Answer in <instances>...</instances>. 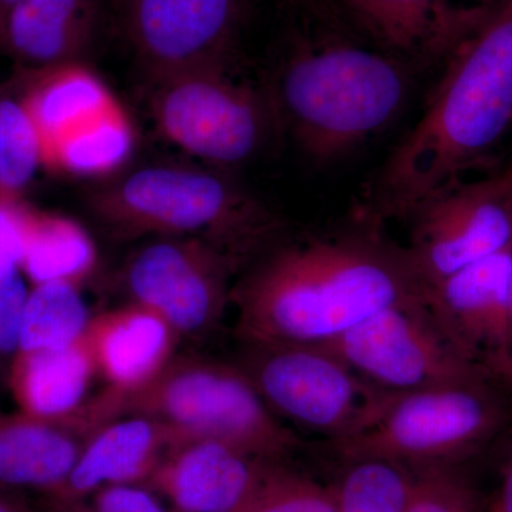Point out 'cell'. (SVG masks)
Masks as SVG:
<instances>
[{
	"label": "cell",
	"instance_id": "6da1fadb",
	"mask_svg": "<svg viewBox=\"0 0 512 512\" xmlns=\"http://www.w3.org/2000/svg\"><path fill=\"white\" fill-rule=\"evenodd\" d=\"M512 130V0H500L447 56L423 114L369 197L373 222L410 217L494 153Z\"/></svg>",
	"mask_w": 512,
	"mask_h": 512
},
{
	"label": "cell",
	"instance_id": "7a4b0ae2",
	"mask_svg": "<svg viewBox=\"0 0 512 512\" xmlns=\"http://www.w3.org/2000/svg\"><path fill=\"white\" fill-rule=\"evenodd\" d=\"M424 293L404 249L370 234L279 249L232 289L231 301L247 345L323 346Z\"/></svg>",
	"mask_w": 512,
	"mask_h": 512
},
{
	"label": "cell",
	"instance_id": "3957f363",
	"mask_svg": "<svg viewBox=\"0 0 512 512\" xmlns=\"http://www.w3.org/2000/svg\"><path fill=\"white\" fill-rule=\"evenodd\" d=\"M407 92L403 59L332 36L289 57L272 101L302 153L329 164L389 126Z\"/></svg>",
	"mask_w": 512,
	"mask_h": 512
},
{
	"label": "cell",
	"instance_id": "277c9868",
	"mask_svg": "<svg viewBox=\"0 0 512 512\" xmlns=\"http://www.w3.org/2000/svg\"><path fill=\"white\" fill-rule=\"evenodd\" d=\"M90 208L121 235L192 237L239 262L274 231V218L220 175L184 167H147L94 192Z\"/></svg>",
	"mask_w": 512,
	"mask_h": 512
},
{
	"label": "cell",
	"instance_id": "5b68a950",
	"mask_svg": "<svg viewBox=\"0 0 512 512\" xmlns=\"http://www.w3.org/2000/svg\"><path fill=\"white\" fill-rule=\"evenodd\" d=\"M508 393L488 376L389 393L356 433L333 448L346 463L384 460L409 468L456 464L504 429L511 414Z\"/></svg>",
	"mask_w": 512,
	"mask_h": 512
},
{
	"label": "cell",
	"instance_id": "8992f818",
	"mask_svg": "<svg viewBox=\"0 0 512 512\" xmlns=\"http://www.w3.org/2000/svg\"><path fill=\"white\" fill-rule=\"evenodd\" d=\"M150 417L187 439L221 441L266 460L284 461L302 447L241 366L178 357L140 392L124 397V416Z\"/></svg>",
	"mask_w": 512,
	"mask_h": 512
},
{
	"label": "cell",
	"instance_id": "52a82bcc",
	"mask_svg": "<svg viewBox=\"0 0 512 512\" xmlns=\"http://www.w3.org/2000/svg\"><path fill=\"white\" fill-rule=\"evenodd\" d=\"M151 111L161 136L191 156L220 165L254 157L279 123L272 99L221 69L156 82Z\"/></svg>",
	"mask_w": 512,
	"mask_h": 512
},
{
	"label": "cell",
	"instance_id": "ba28073f",
	"mask_svg": "<svg viewBox=\"0 0 512 512\" xmlns=\"http://www.w3.org/2000/svg\"><path fill=\"white\" fill-rule=\"evenodd\" d=\"M239 366L276 416L332 444L356 433L390 393L319 346L248 345Z\"/></svg>",
	"mask_w": 512,
	"mask_h": 512
},
{
	"label": "cell",
	"instance_id": "9c48e42d",
	"mask_svg": "<svg viewBox=\"0 0 512 512\" xmlns=\"http://www.w3.org/2000/svg\"><path fill=\"white\" fill-rule=\"evenodd\" d=\"M319 348L329 350L357 375L390 393L488 376L451 345L427 306L426 293L387 306Z\"/></svg>",
	"mask_w": 512,
	"mask_h": 512
},
{
	"label": "cell",
	"instance_id": "30bf717a",
	"mask_svg": "<svg viewBox=\"0 0 512 512\" xmlns=\"http://www.w3.org/2000/svg\"><path fill=\"white\" fill-rule=\"evenodd\" d=\"M412 217V241L404 252L427 289L512 247V184L500 173L460 181Z\"/></svg>",
	"mask_w": 512,
	"mask_h": 512
},
{
	"label": "cell",
	"instance_id": "8fae6325",
	"mask_svg": "<svg viewBox=\"0 0 512 512\" xmlns=\"http://www.w3.org/2000/svg\"><path fill=\"white\" fill-rule=\"evenodd\" d=\"M238 265L205 239L163 237L136 252L124 276L131 302L163 316L180 338H191L221 322Z\"/></svg>",
	"mask_w": 512,
	"mask_h": 512
},
{
	"label": "cell",
	"instance_id": "7c38bea8",
	"mask_svg": "<svg viewBox=\"0 0 512 512\" xmlns=\"http://www.w3.org/2000/svg\"><path fill=\"white\" fill-rule=\"evenodd\" d=\"M249 0H120L124 33L154 83L195 70H227Z\"/></svg>",
	"mask_w": 512,
	"mask_h": 512
},
{
	"label": "cell",
	"instance_id": "4fadbf2b",
	"mask_svg": "<svg viewBox=\"0 0 512 512\" xmlns=\"http://www.w3.org/2000/svg\"><path fill=\"white\" fill-rule=\"evenodd\" d=\"M124 416V394L104 389L69 416L0 413V487L55 495L84 447L110 421Z\"/></svg>",
	"mask_w": 512,
	"mask_h": 512
},
{
	"label": "cell",
	"instance_id": "5bb4252c",
	"mask_svg": "<svg viewBox=\"0 0 512 512\" xmlns=\"http://www.w3.org/2000/svg\"><path fill=\"white\" fill-rule=\"evenodd\" d=\"M511 249L467 266L426 289V302L454 349L503 384Z\"/></svg>",
	"mask_w": 512,
	"mask_h": 512
},
{
	"label": "cell",
	"instance_id": "9a60e30c",
	"mask_svg": "<svg viewBox=\"0 0 512 512\" xmlns=\"http://www.w3.org/2000/svg\"><path fill=\"white\" fill-rule=\"evenodd\" d=\"M266 458L221 441L188 439L168 451L146 487L173 512H237L261 480Z\"/></svg>",
	"mask_w": 512,
	"mask_h": 512
},
{
	"label": "cell",
	"instance_id": "2e32d148",
	"mask_svg": "<svg viewBox=\"0 0 512 512\" xmlns=\"http://www.w3.org/2000/svg\"><path fill=\"white\" fill-rule=\"evenodd\" d=\"M357 32L400 59H440L480 25L490 8L451 0H336Z\"/></svg>",
	"mask_w": 512,
	"mask_h": 512
},
{
	"label": "cell",
	"instance_id": "e0dca14e",
	"mask_svg": "<svg viewBox=\"0 0 512 512\" xmlns=\"http://www.w3.org/2000/svg\"><path fill=\"white\" fill-rule=\"evenodd\" d=\"M180 339L163 316L134 302L93 316L86 333L99 377L124 396L140 392L167 369Z\"/></svg>",
	"mask_w": 512,
	"mask_h": 512
},
{
	"label": "cell",
	"instance_id": "ac0fdd59",
	"mask_svg": "<svg viewBox=\"0 0 512 512\" xmlns=\"http://www.w3.org/2000/svg\"><path fill=\"white\" fill-rule=\"evenodd\" d=\"M184 440V434L150 417L127 414L110 421L86 444L49 503H72L109 485L146 484L168 451Z\"/></svg>",
	"mask_w": 512,
	"mask_h": 512
},
{
	"label": "cell",
	"instance_id": "d6986e66",
	"mask_svg": "<svg viewBox=\"0 0 512 512\" xmlns=\"http://www.w3.org/2000/svg\"><path fill=\"white\" fill-rule=\"evenodd\" d=\"M97 20L96 0H20L0 46L25 73L82 62L96 36Z\"/></svg>",
	"mask_w": 512,
	"mask_h": 512
},
{
	"label": "cell",
	"instance_id": "ffe728a7",
	"mask_svg": "<svg viewBox=\"0 0 512 512\" xmlns=\"http://www.w3.org/2000/svg\"><path fill=\"white\" fill-rule=\"evenodd\" d=\"M97 376L84 336L69 348L16 353L6 382L19 410L56 419L76 413L92 399Z\"/></svg>",
	"mask_w": 512,
	"mask_h": 512
},
{
	"label": "cell",
	"instance_id": "44dd1931",
	"mask_svg": "<svg viewBox=\"0 0 512 512\" xmlns=\"http://www.w3.org/2000/svg\"><path fill=\"white\" fill-rule=\"evenodd\" d=\"M20 99L39 128L43 154L57 138L119 104L106 83L82 62L23 72Z\"/></svg>",
	"mask_w": 512,
	"mask_h": 512
},
{
	"label": "cell",
	"instance_id": "7402d4cb",
	"mask_svg": "<svg viewBox=\"0 0 512 512\" xmlns=\"http://www.w3.org/2000/svg\"><path fill=\"white\" fill-rule=\"evenodd\" d=\"M96 265V244L82 224L66 215L28 208L22 272L30 284L82 285Z\"/></svg>",
	"mask_w": 512,
	"mask_h": 512
},
{
	"label": "cell",
	"instance_id": "603a6c76",
	"mask_svg": "<svg viewBox=\"0 0 512 512\" xmlns=\"http://www.w3.org/2000/svg\"><path fill=\"white\" fill-rule=\"evenodd\" d=\"M134 147L136 130L119 103L50 144L45 167L74 177H103L120 170Z\"/></svg>",
	"mask_w": 512,
	"mask_h": 512
},
{
	"label": "cell",
	"instance_id": "cb8c5ba5",
	"mask_svg": "<svg viewBox=\"0 0 512 512\" xmlns=\"http://www.w3.org/2000/svg\"><path fill=\"white\" fill-rule=\"evenodd\" d=\"M92 319L80 285L70 282L32 285L20 323L18 353L76 345L86 336Z\"/></svg>",
	"mask_w": 512,
	"mask_h": 512
},
{
	"label": "cell",
	"instance_id": "d4e9b609",
	"mask_svg": "<svg viewBox=\"0 0 512 512\" xmlns=\"http://www.w3.org/2000/svg\"><path fill=\"white\" fill-rule=\"evenodd\" d=\"M336 487V512H406L414 470L384 460L350 461Z\"/></svg>",
	"mask_w": 512,
	"mask_h": 512
},
{
	"label": "cell",
	"instance_id": "484cf974",
	"mask_svg": "<svg viewBox=\"0 0 512 512\" xmlns=\"http://www.w3.org/2000/svg\"><path fill=\"white\" fill-rule=\"evenodd\" d=\"M45 167L39 128L20 97H0V194L22 198Z\"/></svg>",
	"mask_w": 512,
	"mask_h": 512
},
{
	"label": "cell",
	"instance_id": "4316f807",
	"mask_svg": "<svg viewBox=\"0 0 512 512\" xmlns=\"http://www.w3.org/2000/svg\"><path fill=\"white\" fill-rule=\"evenodd\" d=\"M237 512H336V487L286 467L284 461H269Z\"/></svg>",
	"mask_w": 512,
	"mask_h": 512
},
{
	"label": "cell",
	"instance_id": "83f0119b",
	"mask_svg": "<svg viewBox=\"0 0 512 512\" xmlns=\"http://www.w3.org/2000/svg\"><path fill=\"white\" fill-rule=\"evenodd\" d=\"M406 512H480V498L454 464L414 468L412 497Z\"/></svg>",
	"mask_w": 512,
	"mask_h": 512
},
{
	"label": "cell",
	"instance_id": "f1b7e54d",
	"mask_svg": "<svg viewBox=\"0 0 512 512\" xmlns=\"http://www.w3.org/2000/svg\"><path fill=\"white\" fill-rule=\"evenodd\" d=\"M30 289L18 265L0 262V376H8L19 349L20 323Z\"/></svg>",
	"mask_w": 512,
	"mask_h": 512
},
{
	"label": "cell",
	"instance_id": "f546056e",
	"mask_svg": "<svg viewBox=\"0 0 512 512\" xmlns=\"http://www.w3.org/2000/svg\"><path fill=\"white\" fill-rule=\"evenodd\" d=\"M39 512H173L146 485L119 484L100 488L96 493L72 503H49Z\"/></svg>",
	"mask_w": 512,
	"mask_h": 512
},
{
	"label": "cell",
	"instance_id": "4dcf8cb0",
	"mask_svg": "<svg viewBox=\"0 0 512 512\" xmlns=\"http://www.w3.org/2000/svg\"><path fill=\"white\" fill-rule=\"evenodd\" d=\"M22 198L0 194V262L22 268L26 212Z\"/></svg>",
	"mask_w": 512,
	"mask_h": 512
},
{
	"label": "cell",
	"instance_id": "1f68e13d",
	"mask_svg": "<svg viewBox=\"0 0 512 512\" xmlns=\"http://www.w3.org/2000/svg\"><path fill=\"white\" fill-rule=\"evenodd\" d=\"M303 18L335 35H348L350 23L336 0H286Z\"/></svg>",
	"mask_w": 512,
	"mask_h": 512
},
{
	"label": "cell",
	"instance_id": "d6a6232c",
	"mask_svg": "<svg viewBox=\"0 0 512 512\" xmlns=\"http://www.w3.org/2000/svg\"><path fill=\"white\" fill-rule=\"evenodd\" d=\"M484 512H512V447L504 464L500 487Z\"/></svg>",
	"mask_w": 512,
	"mask_h": 512
},
{
	"label": "cell",
	"instance_id": "836d02e7",
	"mask_svg": "<svg viewBox=\"0 0 512 512\" xmlns=\"http://www.w3.org/2000/svg\"><path fill=\"white\" fill-rule=\"evenodd\" d=\"M503 386L512 394V249H511V272L510 292H508V332L507 352H505V366L503 375Z\"/></svg>",
	"mask_w": 512,
	"mask_h": 512
},
{
	"label": "cell",
	"instance_id": "e575fe53",
	"mask_svg": "<svg viewBox=\"0 0 512 512\" xmlns=\"http://www.w3.org/2000/svg\"><path fill=\"white\" fill-rule=\"evenodd\" d=\"M19 2L20 0H0V42H2L3 32H5L9 15Z\"/></svg>",
	"mask_w": 512,
	"mask_h": 512
},
{
	"label": "cell",
	"instance_id": "d590c367",
	"mask_svg": "<svg viewBox=\"0 0 512 512\" xmlns=\"http://www.w3.org/2000/svg\"><path fill=\"white\" fill-rule=\"evenodd\" d=\"M0 512H33L26 510L23 505L15 503V501L9 500L5 495L0 494Z\"/></svg>",
	"mask_w": 512,
	"mask_h": 512
},
{
	"label": "cell",
	"instance_id": "8d00e7d4",
	"mask_svg": "<svg viewBox=\"0 0 512 512\" xmlns=\"http://www.w3.org/2000/svg\"><path fill=\"white\" fill-rule=\"evenodd\" d=\"M500 174L503 175L505 180L510 181L512 184V161L510 164L507 165V167L504 168L503 171H500Z\"/></svg>",
	"mask_w": 512,
	"mask_h": 512
},
{
	"label": "cell",
	"instance_id": "74e56055",
	"mask_svg": "<svg viewBox=\"0 0 512 512\" xmlns=\"http://www.w3.org/2000/svg\"><path fill=\"white\" fill-rule=\"evenodd\" d=\"M500 0H478V6H483V8H493V6L497 5Z\"/></svg>",
	"mask_w": 512,
	"mask_h": 512
}]
</instances>
